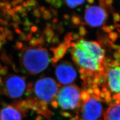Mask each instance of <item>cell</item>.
Returning <instances> with one entry per match:
<instances>
[{
  "label": "cell",
  "instance_id": "7a4b0ae2",
  "mask_svg": "<svg viewBox=\"0 0 120 120\" xmlns=\"http://www.w3.org/2000/svg\"><path fill=\"white\" fill-rule=\"evenodd\" d=\"M22 68L26 72L35 75L46 70L50 62L48 51L40 47H29L23 49L20 55Z\"/></svg>",
  "mask_w": 120,
  "mask_h": 120
},
{
  "label": "cell",
  "instance_id": "8fae6325",
  "mask_svg": "<svg viewBox=\"0 0 120 120\" xmlns=\"http://www.w3.org/2000/svg\"><path fill=\"white\" fill-rule=\"evenodd\" d=\"M0 120H22V116L16 109L9 106L0 112Z\"/></svg>",
  "mask_w": 120,
  "mask_h": 120
},
{
  "label": "cell",
  "instance_id": "4fadbf2b",
  "mask_svg": "<svg viewBox=\"0 0 120 120\" xmlns=\"http://www.w3.org/2000/svg\"><path fill=\"white\" fill-rule=\"evenodd\" d=\"M72 21H73L74 23L76 25H78L80 22V19L77 17H75V16L73 17Z\"/></svg>",
  "mask_w": 120,
  "mask_h": 120
},
{
  "label": "cell",
  "instance_id": "8992f818",
  "mask_svg": "<svg viewBox=\"0 0 120 120\" xmlns=\"http://www.w3.org/2000/svg\"><path fill=\"white\" fill-rule=\"evenodd\" d=\"M104 89L100 94L105 100H111V95L115 101H120V65L114 63L107 65L104 73Z\"/></svg>",
  "mask_w": 120,
  "mask_h": 120
},
{
  "label": "cell",
  "instance_id": "6da1fadb",
  "mask_svg": "<svg viewBox=\"0 0 120 120\" xmlns=\"http://www.w3.org/2000/svg\"><path fill=\"white\" fill-rule=\"evenodd\" d=\"M71 54L86 84L101 83L107 67L105 51L94 41L79 40L71 44Z\"/></svg>",
  "mask_w": 120,
  "mask_h": 120
},
{
  "label": "cell",
  "instance_id": "52a82bcc",
  "mask_svg": "<svg viewBox=\"0 0 120 120\" xmlns=\"http://www.w3.org/2000/svg\"><path fill=\"white\" fill-rule=\"evenodd\" d=\"M5 91L7 95L11 98L21 97L26 89V82L24 78L11 75L5 80Z\"/></svg>",
  "mask_w": 120,
  "mask_h": 120
},
{
  "label": "cell",
  "instance_id": "603a6c76",
  "mask_svg": "<svg viewBox=\"0 0 120 120\" xmlns=\"http://www.w3.org/2000/svg\"><path fill=\"white\" fill-rule=\"evenodd\" d=\"M3 39H4L2 38V36L1 35H0V40H2Z\"/></svg>",
  "mask_w": 120,
  "mask_h": 120
},
{
  "label": "cell",
  "instance_id": "cb8c5ba5",
  "mask_svg": "<svg viewBox=\"0 0 120 120\" xmlns=\"http://www.w3.org/2000/svg\"><path fill=\"white\" fill-rule=\"evenodd\" d=\"M2 43L1 42H0V48H1V46H2Z\"/></svg>",
  "mask_w": 120,
  "mask_h": 120
},
{
  "label": "cell",
  "instance_id": "30bf717a",
  "mask_svg": "<svg viewBox=\"0 0 120 120\" xmlns=\"http://www.w3.org/2000/svg\"><path fill=\"white\" fill-rule=\"evenodd\" d=\"M103 116L104 120H120V101L111 104Z\"/></svg>",
  "mask_w": 120,
  "mask_h": 120
},
{
  "label": "cell",
  "instance_id": "ba28073f",
  "mask_svg": "<svg viewBox=\"0 0 120 120\" xmlns=\"http://www.w3.org/2000/svg\"><path fill=\"white\" fill-rule=\"evenodd\" d=\"M56 75L60 84L69 85L76 79V70L71 63L64 62L59 64L56 68Z\"/></svg>",
  "mask_w": 120,
  "mask_h": 120
},
{
  "label": "cell",
  "instance_id": "44dd1931",
  "mask_svg": "<svg viewBox=\"0 0 120 120\" xmlns=\"http://www.w3.org/2000/svg\"><path fill=\"white\" fill-rule=\"evenodd\" d=\"M7 4H5V7H6V8L7 9H10L11 8V4H7V3H6Z\"/></svg>",
  "mask_w": 120,
  "mask_h": 120
},
{
  "label": "cell",
  "instance_id": "d4e9b609",
  "mask_svg": "<svg viewBox=\"0 0 120 120\" xmlns=\"http://www.w3.org/2000/svg\"><path fill=\"white\" fill-rule=\"evenodd\" d=\"M1 82H2V79H1V77H0V83H1Z\"/></svg>",
  "mask_w": 120,
  "mask_h": 120
},
{
  "label": "cell",
  "instance_id": "9c48e42d",
  "mask_svg": "<svg viewBox=\"0 0 120 120\" xmlns=\"http://www.w3.org/2000/svg\"><path fill=\"white\" fill-rule=\"evenodd\" d=\"M107 17L106 11L99 6H90L85 11V20L88 25L92 27H99L103 25Z\"/></svg>",
  "mask_w": 120,
  "mask_h": 120
},
{
  "label": "cell",
  "instance_id": "5b68a950",
  "mask_svg": "<svg viewBox=\"0 0 120 120\" xmlns=\"http://www.w3.org/2000/svg\"><path fill=\"white\" fill-rule=\"evenodd\" d=\"M58 90L57 82L50 77L41 78L36 82L34 91L37 98L40 101L38 107H40L43 112L48 111V105L53 103Z\"/></svg>",
  "mask_w": 120,
  "mask_h": 120
},
{
  "label": "cell",
  "instance_id": "9a60e30c",
  "mask_svg": "<svg viewBox=\"0 0 120 120\" xmlns=\"http://www.w3.org/2000/svg\"><path fill=\"white\" fill-rule=\"evenodd\" d=\"M13 20L15 21H16V22H18L20 20V17H19L18 15H16L14 14L13 15Z\"/></svg>",
  "mask_w": 120,
  "mask_h": 120
},
{
  "label": "cell",
  "instance_id": "d6986e66",
  "mask_svg": "<svg viewBox=\"0 0 120 120\" xmlns=\"http://www.w3.org/2000/svg\"><path fill=\"white\" fill-rule=\"evenodd\" d=\"M14 13H15V12L13 10H9V11H8V15H10V16H12L14 14Z\"/></svg>",
  "mask_w": 120,
  "mask_h": 120
},
{
  "label": "cell",
  "instance_id": "e0dca14e",
  "mask_svg": "<svg viewBox=\"0 0 120 120\" xmlns=\"http://www.w3.org/2000/svg\"><path fill=\"white\" fill-rule=\"evenodd\" d=\"M22 9V8L21 6H18L13 9L14 12H20Z\"/></svg>",
  "mask_w": 120,
  "mask_h": 120
},
{
  "label": "cell",
  "instance_id": "ac0fdd59",
  "mask_svg": "<svg viewBox=\"0 0 120 120\" xmlns=\"http://www.w3.org/2000/svg\"><path fill=\"white\" fill-rule=\"evenodd\" d=\"M22 43H20L19 42H17L16 48L18 49H20L22 48Z\"/></svg>",
  "mask_w": 120,
  "mask_h": 120
},
{
  "label": "cell",
  "instance_id": "7402d4cb",
  "mask_svg": "<svg viewBox=\"0 0 120 120\" xmlns=\"http://www.w3.org/2000/svg\"><path fill=\"white\" fill-rule=\"evenodd\" d=\"M94 1H95V0H88V2L90 4H92V3H94Z\"/></svg>",
  "mask_w": 120,
  "mask_h": 120
},
{
  "label": "cell",
  "instance_id": "3957f363",
  "mask_svg": "<svg viewBox=\"0 0 120 120\" xmlns=\"http://www.w3.org/2000/svg\"><path fill=\"white\" fill-rule=\"evenodd\" d=\"M82 98L76 120H100L104 113L101 98L93 92L82 91Z\"/></svg>",
  "mask_w": 120,
  "mask_h": 120
},
{
  "label": "cell",
  "instance_id": "5bb4252c",
  "mask_svg": "<svg viewBox=\"0 0 120 120\" xmlns=\"http://www.w3.org/2000/svg\"><path fill=\"white\" fill-rule=\"evenodd\" d=\"M7 68H2L1 69H0V74L2 75H5L7 73Z\"/></svg>",
  "mask_w": 120,
  "mask_h": 120
},
{
  "label": "cell",
  "instance_id": "7c38bea8",
  "mask_svg": "<svg viewBox=\"0 0 120 120\" xmlns=\"http://www.w3.org/2000/svg\"><path fill=\"white\" fill-rule=\"evenodd\" d=\"M66 4L71 8H75L79 6L82 5L85 0H65Z\"/></svg>",
  "mask_w": 120,
  "mask_h": 120
},
{
  "label": "cell",
  "instance_id": "ffe728a7",
  "mask_svg": "<svg viewBox=\"0 0 120 120\" xmlns=\"http://www.w3.org/2000/svg\"><path fill=\"white\" fill-rule=\"evenodd\" d=\"M34 15H35V16H40V12H39V11H38L37 10H35V11H34Z\"/></svg>",
  "mask_w": 120,
  "mask_h": 120
},
{
  "label": "cell",
  "instance_id": "277c9868",
  "mask_svg": "<svg viewBox=\"0 0 120 120\" xmlns=\"http://www.w3.org/2000/svg\"><path fill=\"white\" fill-rule=\"evenodd\" d=\"M82 92L75 85L64 86L58 90L52 106L60 107L65 111H71L80 108L82 102Z\"/></svg>",
  "mask_w": 120,
  "mask_h": 120
},
{
  "label": "cell",
  "instance_id": "2e32d148",
  "mask_svg": "<svg viewBox=\"0 0 120 120\" xmlns=\"http://www.w3.org/2000/svg\"><path fill=\"white\" fill-rule=\"evenodd\" d=\"M37 40H36V39L34 38L32 39L30 42V44L32 45L33 46H35L36 45H37Z\"/></svg>",
  "mask_w": 120,
  "mask_h": 120
}]
</instances>
